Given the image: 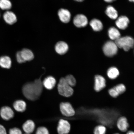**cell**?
Here are the masks:
<instances>
[{
  "label": "cell",
  "mask_w": 134,
  "mask_h": 134,
  "mask_svg": "<svg viewBox=\"0 0 134 134\" xmlns=\"http://www.w3.org/2000/svg\"><path fill=\"white\" fill-rule=\"evenodd\" d=\"M41 76L32 82L25 84L23 87V93L27 99L35 100L38 99L43 91V85Z\"/></svg>",
  "instance_id": "6da1fadb"
},
{
  "label": "cell",
  "mask_w": 134,
  "mask_h": 134,
  "mask_svg": "<svg viewBox=\"0 0 134 134\" xmlns=\"http://www.w3.org/2000/svg\"><path fill=\"white\" fill-rule=\"evenodd\" d=\"M117 47L123 49L125 51H129L134 46V40L131 37L125 36L120 37L115 40V42Z\"/></svg>",
  "instance_id": "7a4b0ae2"
},
{
  "label": "cell",
  "mask_w": 134,
  "mask_h": 134,
  "mask_svg": "<svg viewBox=\"0 0 134 134\" xmlns=\"http://www.w3.org/2000/svg\"><path fill=\"white\" fill-rule=\"evenodd\" d=\"M58 89L59 94L64 97L71 96L74 92L73 88L68 84L64 78L60 79L58 85Z\"/></svg>",
  "instance_id": "3957f363"
},
{
  "label": "cell",
  "mask_w": 134,
  "mask_h": 134,
  "mask_svg": "<svg viewBox=\"0 0 134 134\" xmlns=\"http://www.w3.org/2000/svg\"><path fill=\"white\" fill-rule=\"evenodd\" d=\"M118 48L114 42L109 41L106 42L104 45L103 50L106 56L111 57L116 54L118 51Z\"/></svg>",
  "instance_id": "277c9868"
},
{
  "label": "cell",
  "mask_w": 134,
  "mask_h": 134,
  "mask_svg": "<svg viewBox=\"0 0 134 134\" xmlns=\"http://www.w3.org/2000/svg\"><path fill=\"white\" fill-rule=\"evenodd\" d=\"M60 111L62 114L66 117L74 115L75 111L71 105L68 102H63L60 105Z\"/></svg>",
  "instance_id": "5b68a950"
},
{
  "label": "cell",
  "mask_w": 134,
  "mask_h": 134,
  "mask_svg": "<svg viewBox=\"0 0 134 134\" xmlns=\"http://www.w3.org/2000/svg\"><path fill=\"white\" fill-rule=\"evenodd\" d=\"M71 130V125L67 120L61 119L59 121L57 128L58 134H68Z\"/></svg>",
  "instance_id": "8992f818"
},
{
  "label": "cell",
  "mask_w": 134,
  "mask_h": 134,
  "mask_svg": "<svg viewBox=\"0 0 134 134\" xmlns=\"http://www.w3.org/2000/svg\"><path fill=\"white\" fill-rule=\"evenodd\" d=\"M73 22L75 26L78 28L85 27L87 25V18L84 15L79 14L75 16L73 19Z\"/></svg>",
  "instance_id": "52a82bcc"
},
{
  "label": "cell",
  "mask_w": 134,
  "mask_h": 134,
  "mask_svg": "<svg viewBox=\"0 0 134 134\" xmlns=\"http://www.w3.org/2000/svg\"><path fill=\"white\" fill-rule=\"evenodd\" d=\"M0 115L3 119L8 120L13 118L14 116V113L10 107L4 106L1 109Z\"/></svg>",
  "instance_id": "ba28073f"
},
{
  "label": "cell",
  "mask_w": 134,
  "mask_h": 134,
  "mask_svg": "<svg viewBox=\"0 0 134 134\" xmlns=\"http://www.w3.org/2000/svg\"><path fill=\"white\" fill-rule=\"evenodd\" d=\"M116 19L115 24L119 29L124 30L128 27L130 23V20L127 16H120Z\"/></svg>",
  "instance_id": "9c48e42d"
},
{
  "label": "cell",
  "mask_w": 134,
  "mask_h": 134,
  "mask_svg": "<svg viewBox=\"0 0 134 134\" xmlns=\"http://www.w3.org/2000/svg\"><path fill=\"white\" fill-rule=\"evenodd\" d=\"M58 15L60 20L63 23H68L71 20V15L68 10L62 8L58 11Z\"/></svg>",
  "instance_id": "30bf717a"
},
{
  "label": "cell",
  "mask_w": 134,
  "mask_h": 134,
  "mask_svg": "<svg viewBox=\"0 0 134 134\" xmlns=\"http://www.w3.org/2000/svg\"><path fill=\"white\" fill-rule=\"evenodd\" d=\"M94 89L97 92H99L104 88L105 84V80L103 77L97 75L95 77Z\"/></svg>",
  "instance_id": "8fae6325"
},
{
  "label": "cell",
  "mask_w": 134,
  "mask_h": 134,
  "mask_svg": "<svg viewBox=\"0 0 134 134\" xmlns=\"http://www.w3.org/2000/svg\"><path fill=\"white\" fill-rule=\"evenodd\" d=\"M69 47L68 45L64 42H58L55 45V50L56 52L60 55H63L68 52Z\"/></svg>",
  "instance_id": "7c38bea8"
},
{
  "label": "cell",
  "mask_w": 134,
  "mask_h": 134,
  "mask_svg": "<svg viewBox=\"0 0 134 134\" xmlns=\"http://www.w3.org/2000/svg\"><path fill=\"white\" fill-rule=\"evenodd\" d=\"M3 18L6 23L9 25H12L16 22V16L12 12L7 11L3 15Z\"/></svg>",
  "instance_id": "4fadbf2b"
},
{
  "label": "cell",
  "mask_w": 134,
  "mask_h": 134,
  "mask_svg": "<svg viewBox=\"0 0 134 134\" xmlns=\"http://www.w3.org/2000/svg\"><path fill=\"white\" fill-rule=\"evenodd\" d=\"M56 83V80L52 76L47 77L42 82L43 86L48 90H51L54 88Z\"/></svg>",
  "instance_id": "5bb4252c"
},
{
  "label": "cell",
  "mask_w": 134,
  "mask_h": 134,
  "mask_svg": "<svg viewBox=\"0 0 134 134\" xmlns=\"http://www.w3.org/2000/svg\"><path fill=\"white\" fill-rule=\"evenodd\" d=\"M117 125L119 129L123 132L126 131L129 126L127 119L124 117L119 118L117 121Z\"/></svg>",
  "instance_id": "9a60e30c"
},
{
  "label": "cell",
  "mask_w": 134,
  "mask_h": 134,
  "mask_svg": "<svg viewBox=\"0 0 134 134\" xmlns=\"http://www.w3.org/2000/svg\"><path fill=\"white\" fill-rule=\"evenodd\" d=\"M35 128L34 122L31 120H27L23 125V129L27 134H29L33 133Z\"/></svg>",
  "instance_id": "2e32d148"
},
{
  "label": "cell",
  "mask_w": 134,
  "mask_h": 134,
  "mask_svg": "<svg viewBox=\"0 0 134 134\" xmlns=\"http://www.w3.org/2000/svg\"><path fill=\"white\" fill-rule=\"evenodd\" d=\"M90 24L92 29L95 31H100L103 28V25L100 20L93 19L90 21Z\"/></svg>",
  "instance_id": "e0dca14e"
},
{
  "label": "cell",
  "mask_w": 134,
  "mask_h": 134,
  "mask_svg": "<svg viewBox=\"0 0 134 134\" xmlns=\"http://www.w3.org/2000/svg\"><path fill=\"white\" fill-rule=\"evenodd\" d=\"M105 13L109 18L112 19H116L118 17V12L111 5L107 7Z\"/></svg>",
  "instance_id": "ac0fdd59"
},
{
  "label": "cell",
  "mask_w": 134,
  "mask_h": 134,
  "mask_svg": "<svg viewBox=\"0 0 134 134\" xmlns=\"http://www.w3.org/2000/svg\"><path fill=\"white\" fill-rule=\"evenodd\" d=\"M13 107L16 111L23 113L26 110V102L23 100H18L14 102Z\"/></svg>",
  "instance_id": "d6986e66"
},
{
  "label": "cell",
  "mask_w": 134,
  "mask_h": 134,
  "mask_svg": "<svg viewBox=\"0 0 134 134\" xmlns=\"http://www.w3.org/2000/svg\"><path fill=\"white\" fill-rule=\"evenodd\" d=\"M108 34L110 39L116 40L120 37V33L118 29L114 27H111L108 29Z\"/></svg>",
  "instance_id": "ffe728a7"
},
{
  "label": "cell",
  "mask_w": 134,
  "mask_h": 134,
  "mask_svg": "<svg viewBox=\"0 0 134 134\" xmlns=\"http://www.w3.org/2000/svg\"><path fill=\"white\" fill-rule=\"evenodd\" d=\"M23 59L25 62L31 61L34 58V55L31 50L24 48L20 51Z\"/></svg>",
  "instance_id": "44dd1931"
},
{
  "label": "cell",
  "mask_w": 134,
  "mask_h": 134,
  "mask_svg": "<svg viewBox=\"0 0 134 134\" xmlns=\"http://www.w3.org/2000/svg\"><path fill=\"white\" fill-rule=\"evenodd\" d=\"M12 61L10 58L7 56L0 57V66L3 68L9 69L11 68Z\"/></svg>",
  "instance_id": "7402d4cb"
},
{
  "label": "cell",
  "mask_w": 134,
  "mask_h": 134,
  "mask_svg": "<svg viewBox=\"0 0 134 134\" xmlns=\"http://www.w3.org/2000/svg\"><path fill=\"white\" fill-rule=\"evenodd\" d=\"M108 77L111 79H114L119 75V72L115 67H111L108 70L107 72Z\"/></svg>",
  "instance_id": "603a6c76"
},
{
  "label": "cell",
  "mask_w": 134,
  "mask_h": 134,
  "mask_svg": "<svg viewBox=\"0 0 134 134\" xmlns=\"http://www.w3.org/2000/svg\"><path fill=\"white\" fill-rule=\"evenodd\" d=\"M12 6L11 3L9 0H0V8L3 10H8Z\"/></svg>",
  "instance_id": "cb8c5ba5"
},
{
  "label": "cell",
  "mask_w": 134,
  "mask_h": 134,
  "mask_svg": "<svg viewBox=\"0 0 134 134\" xmlns=\"http://www.w3.org/2000/svg\"><path fill=\"white\" fill-rule=\"evenodd\" d=\"M66 83L71 87L75 86L76 85V80L72 75H67L64 78Z\"/></svg>",
  "instance_id": "d4e9b609"
},
{
  "label": "cell",
  "mask_w": 134,
  "mask_h": 134,
  "mask_svg": "<svg viewBox=\"0 0 134 134\" xmlns=\"http://www.w3.org/2000/svg\"><path fill=\"white\" fill-rule=\"evenodd\" d=\"M106 128L104 126L100 125L95 127L94 133V134H105Z\"/></svg>",
  "instance_id": "484cf974"
},
{
  "label": "cell",
  "mask_w": 134,
  "mask_h": 134,
  "mask_svg": "<svg viewBox=\"0 0 134 134\" xmlns=\"http://www.w3.org/2000/svg\"><path fill=\"white\" fill-rule=\"evenodd\" d=\"M119 93V94L124 93L126 90V88L124 85L122 84L116 85L113 88Z\"/></svg>",
  "instance_id": "4316f807"
},
{
  "label": "cell",
  "mask_w": 134,
  "mask_h": 134,
  "mask_svg": "<svg viewBox=\"0 0 134 134\" xmlns=\"http://www.w3.org/2000/svg\"><path fill=\"white\" fill-rule=\"evenodd\" d=\"M36 134H49L48 129L44 127H40L37 130Z\"/></svg>",
  "instance_id": "83f0119b"
},
{
  "label": "cell",
  "mask_w": 134,
  "mask_h": 134,
  "mask_svg": "<svg viewBox=\"0 0 134 134\" xmlns=\"http://www.w3.org/2000/svg\"><path fill=\"white\" fill-rule=\"evenodd\" d=\"M17 61L19 63H22L26 62L21 56L20 51H18L17 52L16 55Z\"/></svg>",
  "instance_id": "f1b7e54d"
},
{
  "label": "cell",
  "mask_w": 134,
  "mask_h": 134,
  "mask_svg": "<svg viewBox=\"0 0 134 134\" xmlns=\"http://www.w3.org/2000/svg\"><path fill=\"white\" fill-rule=\"evenodd\" d=\"M9 134H22V133L19 128H14L9 130Z\"/></svg>",
  "instance_id": "f546056e"
},
{
  "label": "cell",
  "mask_w": 134,
  "mask_h": 134,
  "mask_svg": "<svg viewBox=\"0 0 134 134\" xmlns=\"http://www.w3.org/2000/svg\"><path fill=\"white\" fill-rule=\"evenodd\" d=\"M109 93L110 96L114 98H116L119 95L114 88L110 89L109 90Z\"/></svg>",
  "instance_id": "4dcf8cb0"
},
{
  "label": "cell",
  "mask_w": 134,
  "mask_h": 134,
  "mask_svg": "<svg viewBox=\"0 0 134 134\" xmlns=\"http://www.w3.org/2000/svg\"><path fill=\"white\" fill-rule=\"evenodd\" d=\"M0 134H7L5 129L1 125H0Z\"/></svg>",
  "instance_id": "1f68e13d"
},
{
  "label": "cell",
  "mask_w": 134,
  "mask_h": 134,
  "mask_svg": "<svg viewBox=\"0 0 134 134\" xmlns=\"http://www.w3.org/2000/svg\"><path fill=\"white\" fill-rule=\"evenodd\" d=\"M105 2L108 3H110L116 1V0H104Z\"/></svg>",
  "instance_id": "d6a6232c"
},
{
  "label": "cell",
  "mask_w": 134,
  "mask_h": 134,
  "mask_svg": "<svg viewBox=\"0 0 134 134\" xmlns=\"http://www.w3.org/2000/svg\"><path fill=\"white\" fill-rule=\"evenodd\" d=\"M127 134H134V133L133 131H129L127 132Z\"/></svg>",
  "instance_id": "836d02e7"
},
{
  "label": "cell",
  "mask_w": 134,
  "mask_h": 134,
  "mask_svg": "<svg viewBox=\"0 0 134 134\" xmlns=\"http://www.w3.org/2000/svg\"><path fill=\"white\" fill-rule=\"evenodd\" d=\"M74 1L78 2H83L84 1V0H74Z\"/></svg>",
  "instance_id": "e575fe53"
},
{
  "label": "cell",
  "mask_w": 134,
  "mask_h": 134,
  "mask_svg": "<svg viewBox=\"0 0 134 134\" xmlns=\"http://www.w3.org/2000/svg\"><path fill=\"white\" fill-rule=\"evenodd\" d=\"M131 2H133L134 0H129Z\"/></svg>",
  "instance_id": "d590c367"
},
{
  "label": "cell",
  "mask_w": 134,
  "mask_h": 134,
  "mask_svg": "<svg viewBox=\"0 0 134 134\" xmlns=\"http://www.w3.org/2000/svg\"><path fill=\"white\" fill-rule=\"evenodd\" d=\"M115 134H119V133H115Z\"/></svg>",
  "instance_id": "8d00e7d4"
},
{
  "label": "cell",
  "mask_w": 134,
  "mask_h": 134,
  "mask_svg": "<svg viewBox=\"0 0 134 134\" xmlns=\"http://www.w3.org/2000/svg\"><path fill=\"white\" fill-rule=\"evenodd\" d=\"M0 17H1V14H0Z\"/></svg>",
  "instance_id": "74e56055"
},
{
  "label": "cell",
  "mask_w": 134,
  "mask_h": 134,
  "mask_svg": "<svg viewBox=\"0 0 134 134\" xmlns=\"http://www.w3.org/2000/svg\"></svg>",
  "instance_id": "f35d334b"
}]
</instances>
